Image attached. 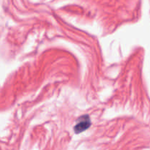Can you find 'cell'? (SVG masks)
<instances>
[{"label":"cell","mask_w":150,"mask_h":150,"mask_svg":"<svg viewBox=\"0 0 150 150\" xmlns=\"http://www.w3.org/2000/svg\"><path fill=\"white\" fill-rule=\"evenodd\" d=\"M91 122L89 117L87 115H84L79 118V121H78L77 124L75 126L74 130L76 133H81L88 128L90 126Z\"/></svg>","instance_id":"1"}]
</instances>
